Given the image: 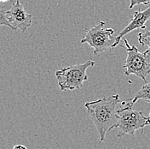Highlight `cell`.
Returning a JSON list of instances; mask_svg holds the SVG:
<instances>
[{
    "mask_svg": "<svg viewBox=\"0 0 150 149\" xmlns=\"http://www.w3.org/2000/svg\"><path fill=\"white\" fill-rule=\"evenodd\" d=\"M120 102H121L120 95L114 94L84 104L88 116L94 122L99 134L100 142L105 140L108 131L116 129L119 121L116 106Z\"/></svg>",
    "mask_w": 150,
    "mask_h": 149,
    "instance_id": "cell-1",
    "label": "cell"
},
{
    "mask_svg": "<svg viewBox=\"0 0 150 149\" xmlns=\"http://www.w3.org/2000/svg\"><path fill=\"white\" fill-rule=\"evenodd\" d=\"M121 108L118 110L119 121L116 128L117 137H122L125 135H135V132L141 130L144 133V128L150 125V117H146L141 111H134L133 105L129 100L121 101Z\"/></svg>",
    "mask_w": 150,
    "mask_h": 149,
    "instance_id": "cell-2",
    "label": "cell"
},
{
    "mask_svg": "<svg viewBox=\"0 0 150 149\" xmlns=\"http://www.w3.org/2000/svg\"><path fill=\"white\" fill-rule=\"evenodd\" d=\"M95 64L94 61L89 60L84 64H74L58 69L56 72V76L60 89L62 91L81 89L84 81L88 80L87 69Z\"/></svg>",
    "mask_w": 150,
    "mask_h": 149,
    "instance_id": "cell-3",
    "label": "cell"
},
{
    "mask_svg": "<svg viewBox=\"0 0 150 149\" xmlns=\"http://www.w3.org/2000/svg\"><path fill=\"white\" fill-rule=\"evenodd\" d=\"M127 57L123 68L126 75L135 74L146 82V78L150 74V52H140L136 46H131L127 39H124Z\"/></svg>",
    "mask_w": 150,
    "mask_h": 149,
    "instance_id": "cell-4",
    "label": "cell"
},
{
    "mask_svg": "<svg viewBox=\"0 0 150 149\" xmlns=\"http://www.w3.org/2000/svg\"><path fill=\"white\" fill-rule=\"evenodd\" d=\"M113 34L112 28H105V22L99 21L95 27L86 30L80 42L81 44H89L94 49V54L100 55L108 48H112L116 39L112 37Z\"/></svg>",
    "mask_w": 150,
    "mask_h": 149,
    "instance_id": "cell-5",
    "label": "cell"
},
{
    "mask_svg": "<svg viewBox=\"0 0 150 149\" xmlns=\"http://www.w3.org/2000/svg\"><path fill=\"white\" fill-rule=\"evenodd\" d=\"M6 16L11 25V29L15 31L25 32L33 24V16L26 12L19 0L12 4L10 9L6 10Z\"/></svg>",
    "mask_w": 150,
    "mask_h": 149,
    "instance_id": "cell-6",
    "label": "cell"
},
{
    "mask_svg": "<svg viewBox=\"0 0 150 149\" xmlns=\"http://www.w3.org/2000/svg\"><path fill=\"white\" fill-rule=\"evenodd\" d=\"M150 19V7L148 8L147 9L143 10V11H141V10H137L134 13L132 19H131V21L122 30L121 32L119 34V35L116 37L115 39V41L113 43V45L112 46V49L115 48L117 47L120 43V40L122 39V38L124 37L125 34H127L128 33L132 32L137 28H141L142 30V29H145L146 28V22Z\"/></svg>",
    "mask_w": 150,
    "mask_h": 149,
    "instance_id": "cell-7",
    "label": "cell"
},
{
    "mask_svg": "<svg viewBox=\"0 0 150 149\" xmlns=\"http://www.w3.org/2000/svg\"><path fill=\"white\" fill-rule=\"evenodd\" d=\"M140 100L150 104V82L145 83V85H143L140 90L136 93V95L132 99L129 100V101L134 105L135 103Z\"/></svg>",
    "mask_w": 150,
    "mask_h": 149,
    "instance_id": "cell-8",
    "label": "cell"
},
{
    "mask_svg": "<svg viewBox=\"0 0 150 149\" xmlns=\"http://www.w3.org/2000/svg\"><path fill=\"white\" fill-rule=\"evenodd\" d=\"M138 41L142 46H148L146 51L150 52V30H147V28L142 29L138 34Z\"/></svg>",
    "mask_w": 150,
    "mask_h": 149,
    "instance_id": "cell-9",
    "label": "cell"
},
{
    "mask_svg": "<svg viewBox=\"0 0 150 149\" xmlns=\"http://www.w3.org/2000/svg\"><path fill=\"white\" fill-rule=\"evenodd\" d=\"M0 25H4V26H7L9 28H11V25L9 22V20L6 16V9H0Z\"/></svg>",
    "mask_w": 150,
    "mask_h": 149,
    "instance_id": "cell-10",
    "label": "cell"
},
{
    "mask_svg": "<svg viewBox=\"0 0 150 149\" xmlns=\"http://www.w3.org/2000/svg\"><path fill=\"white\" fill-rule=\"evenodd\" d=\"M137 4L148 5V4H150V0H131V1H130L129 8H130V9H132L134 6L137 5Z\"/></svg>",
    "mask_w": 150,
    "mask_h": 149,
    "instance_id": "cell-11",
    "label": "cell"
},
{
    "mask_svg": "<svg viewBox=\"0 0 150 149\" xmlns=\"http://www.w3.org/2000/svg\"><path fill=\"white\" fill-rule=\"evenodd\" d=\"M13 149H28L24 145H16Z\"/></svg>",
    "mask_w": 150,
    "mask_h": 149,
    "instance_id": "cell-12",
    "label": "cell"
},
{
    "mask_svg": "<svg viewBox=\"0 0 150 149\" xmlns=\"http://www.w3.org/2000/svg\"><path fill=\"white\" fill-rule=\"evenodd\" d=\"M1 2H6V1H9V0H0Z\"/></svg>",
    "mask_w": 150,
    "mask_h": 149,
    "instance_id": "cell-13",
    "label": "cell"
},
{
    "mask_svg": "<svg viewBox=\"0 0 150 149\" xmlns=\"http://www.w3.org/2000/svg\"><path fill=\"white\" fill-rule=\"evenodd\" d=\"M149 117H150V112H149Z\"/></svg>",
    "mask_w": 150,
    "mask_h": 149,
    "instance_id": "cell-14",
    "label": "cell"
}]
</instances>
